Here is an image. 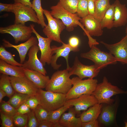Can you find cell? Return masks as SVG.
<instances>
[{
  "label": "cell",
  "mask_w": 127,
  "mask_h": 127,
  "mask_svg": "<svg viewBox=\"0 0 127 127\" xmlns=\"http://www.w3.org/2000/svg\"><path fill=\"white\" fill-rule=\"evenodd\" d=\"M30 26L32 28L33 33L36 35L38 40V45L41 52L40 61L44 66L46 63L48 64H50L52 56L50 44L52 40L48 37H44L40 35L36 30L33 24H30Z\"/></svg>",
  "instance_id": "cell-14"
},
{
  "label": "cell",
  "mask_w": 127,
  "mask_h": 127,
  "mask_svg": "<svg viewBox=\"0 0 127 127\" xmlns=\"http://www.w3.org/2000/svg\"><path fill=\"white\" fill-rule=\"evenodd\" d=\"M71 106L64 105L56 110L50 111L48 121L54 123L58 122L62 115Z\"/></svg>",
  "instance_id": "cell-31"
},
{
  "label": "cell",
  "mask_w": 127,
  "mask_h": 127,
  "mask_svg": "<svg viewBox=\"0 0 127 127\" xmlns=\"http://www.w3.org/2000/svg\"><path fill=\"white\" fill-rule=\"evenodd\" d=\"M2 41L4 46L6 48H13L18 52L20 57V63L23 64L25 62L26 55L30 48L33 46L38 45V42L36 37L31 36L24 42L15 45L11 43L5 39Z\"/></svg>",
  "instance_id": "cell-18"
},
{
  "label": "cell",
  "mask_w": 127,
  "mask_h": 127,
  "mask_svg": "<svg viewBox=\"0 0 127 127\" xmlns=\"http://www.w3.org/2000/svg\"><path fill=\"white\" fill-rule=\"evenodd\" d=\"M95 1L96 0H94Z\"/></svg>",
  "instance_id": "cell-51"
},
{
  "label": "cell",
  "mask_w": 127,
  "mask_h": 127,
  "mask_svg": "<svg viewBox=\"0 0 127 127\" xmlns=\"http://www.w3.org/2000/svg\"><path fill=\"white\" fill-rule=\"evenodd\" d=\"M31 110L25 102L23 104L17 109V113L21 114H27Z\"/></svg>",
  "instance_id": "cell-41"
},
{
  "label": "cell",
  "mask_w": 127,
  "mask_h": 127,
  "mask_svg": "<svg viewBox=\"0 0 127 127\" xmlns=\"http://www.w3.org/2000/svg\"><path fill=\"white\" fill-rule=\"evenodd\" d=\"M0 89L4 91L7 96L10 98L15 93L8 75L1 74L0 76Z\"/></svg>",
  "instance_id": "cell-27"
},
{
  "label": "cell",
  "mask_w": 127,
  "mask_h": 127,
  "mask_svg": "<svg viewBox=\"0 0 127 127\" xmlns=\"http://www.w3.org/2000/svg\"><path fill=\"white\" fill-rule=\"evenodd\" d=\"M69 68L57 71L52 75L45 87L46 91L66 94L72 87Z\"/></svg>",
  "instance_id": "cell-1"
},
{
  "label": "cell",
  "mask_w": 127,
  "mask_h": 127,
  "mask_svg": "<svg viewBox=\"0 0 127 127\" xmlns=\"http://www.w3.org/2000/svg\"><path fill=\"white\" fill-rule=\"evenodd\" d=\"M113 103L102 107L98 117L100 123L105 126L110 125L115 121L116 109L115 104Z\"/></svg>",
  "instance_id": "cell-22"
},
{
  "label": "cell",
  "mask_w": 127,
  "mask_h": 127,
  "mask_svg": "<svg viewBox=\"0 0 127 127\" xmlns=\"http://www.w3.org/2000/svg\"><path fill=\"white\" fill-rule=\"evenodd\" d=\"M13 4H6L0 3V12H13Z\"/></svg>",
  "instance_id": "cell-42"
},
{
  "label": "cell",
  "mask_w": 127,
  "mask_h": 127,
  "mask_svg": "<svg viewBox=\"0 0 127 127\" xmlns=\"http://www.w3.org/2000/svg\"><path fill=\"white\" fill-rule=\"evenodd\" d=\"M80 21L85 30L86 33L84 35L88 38V44L90 48L93 45L99 44V42L92 36H99L102 35L103 31L101 28L100 22L96 20L93 16L90 14L81 18Z\"/></svg>",
  "instance_id": "cell-8"
},
{
  "label": "cell",
  "mask_w": 127,
  "mask_h": 127,
  "mask_svg": "<svg viewBox=\"0 0 127 127\" xmlns=\"http://www.w3.org/2000/svg\"><path fill=\"white\" fill-rule=\"evenodd\" d=\"M102 107V104L97 103L84 111L81 114L80 117L82 123L97 120Z\"/></svg>",
  "instance_id": "cell-24"
},
{
  "label": "cell",
  "mask_w": 127,
  "mask_h": 127,
  "mask_svg": "<svg viewBox=\"0 0 127 127\" xmlns=\"http://www.w3.org/2000/svg\"><path fill=\"white\" fill-rule=\"evenodd\" d=\"M39 104L49 111H52L64 105L67 100L66 94L38 89L35 95Z\"/></svg>",
  "instance_id": "cell-4"
},
{
  "label": "cell",
  "mask_w": 127,
  "mask_h": 127,
  "mask_svg": "<svg viewBox=\"0 0 127 127\" xmlns=\"http://www.w3.org/2000/svg\"><path fill=\"white\" fill-rule=\"evenodd\" d=\"M52 49V56L50 64L53 68L58 70L61 66V64H57L56 63L57 60L60 57H64L66 60L67 68H69V66L68 59L70 53L71 51L74 52H78L79 49L72 48L68 44H66L63 43L62 45L60 47L54 45L51 47Z\"/></svg>",
  "instance_id": "cell-16"
},
{
  "label": "cell",
  "mask_w": 127,
  "mask_h": 127,
  "mask_svg": "<svg viewBox=\"0 0 127 127\" xmlns=\"http://www.w3.org/2000/svg\"><path fill=\"white\" fill-rule=\"evenodd\" d=\"M64 8L73 13L76 12L78 0H59Z\"/></svg>",
  "instance_id": "cell-34"
},
{
  "label": "cell",
  "mask_w": 127,
  "mask_h": 127,
  "mask_svg": "<svg viewBox=\"0 0 127 127\" xmlns=\"http://www.w3.org/2000/svg\"><path fill=\"white\" fill-rule=\"evenodd\" d=\"M9 78L16 92L30 96L36 95L39 88L25 76L17 77L10 76Z\"/></svg>",
  "instance_id": "cell-13"
},
{
  "label": "cell",
  "mask_w": 127,
  "mask_h": 127,
  "mask_svg": "<svg viewBox=\"0 0 127 127\" xmlns=\"http://www.w3.org/2000/svg\"><path fill=\"white\" fill-rule=\"evenodd\" d=\"M33 33L30 26L20 24H14L4 27H0V33L10 34L13 38L15 43L26 41L32 36Z\"/></svg>",
  "instance_id": "cell-9"
},
{
  "label": "cell",
  "mask_w": 127,
  "mask_h": 127,
  "mask_svg": "<svg viewBox=\"0 0 127 127\" xmlns=\"http://www.w3.org/2000/svg\"><path fill=\"white\" fill-rule=\"evenodd\" d=\"M0 111L8 116L13 117L17 113L16 109L8 102L2 101L0 103Z\"/></svg>",
  "instance_id": "cell-36"
},
{
  "label": "cell",
  "mask_w": 127,
  "mask_h": 127,
  "mask_svg": "<svg viewBox=\"0 0 127 127\" xmlns=\"http://www.w3.org/2000/svg\"><path fill=\"white\" fill-rule=\"evenodd\" d=\"M13 12L15 16L14 24H25L31 21L40 24L35 12L31 7L19 3H14Z\"/></svg>",
  "instance_id": "cell-10"
},
{
  "label": "cell",
  "mask_w": 127,
  "mask_h": 127,
  "mask_svg": "<svg viewBox=\"0 0 127 127\" xmlns=\"http://www.w3.org/2000/svg\"><path fill=\"white\" fill-rule=\"evenodd\" d=\"M97 103V100L93 95H84L76 98L67 100L64 105L74 106L76 114H79L81 111H86Z\"/></svg>",
  "instance_id": "cell-15"
},
{
  "label": "cell",
  "mask_w": 127,
  "mask_h": 127,
  "mask_svg": "<svg viewBox=\"0 0 127 127\" xmlns=\"http://www.w3.org/2000/svg\"><path fill=\"white\" fill-rule=\"evenodd\" d=\"M72 107L68 109L67 112H64L62 115L59 122L63 127H82L81 119L76 117V112Z\"/></svg>",
  "instance_id": "cell-21"
},
{
  "label": "cell",
  "mask_w": 127,
  "mask_h": 127,
  "mask_svg": "<svg viewBox=\"0 0 127 127\" xmlns=\"http://www.w3.org/2000/svg\"><path fill=\"white\" fill-rule=\"evenodd\" d=\"M80 41L77 37L73 36L70 37L68 40V44L71 47L75 49H79V46Z\"/></svg>",
  "instance_id": "cell-40"
},
{
  "label": "cell",
  "mask_w": 127,
  "mask_h": 127,
  "mask_svg": "<svg viewBox=\"0 0 127 127\" xmlns=\"http://www.w3.org/2000/svg\"><path fill=\"white\" fill-rule=\"evenodd\" d=\"M53 123L48 120L44 121L39 123L38 127H53Z\"/></svg>",
  "instance_id": "cell-45"
},
{
  "label": "cell",
  "mask_w": 127,
  "mask_h": 127,
  "mask_svg": "<svg viewBox=\"0 0 127 127\" xmlns=\"http://www.w3.org/2000/svg\"><path fill=\"white\" fill-rule=\"evenodd\" d=\"M35 115L39 123L48 120L49 112L40 104L34 110Z\"/></svg>",
  "instance_id": "cell-32"
},
{
  "label": "cell",
  "mask_w": 127,
  "mask_h": 127,
  "mask_svg": "<svg viewBox=\"0 0 127 127\" xmlns=\"http://www.w3.org/2000/svg\"><path fill=\"white\" fill-rule=\"evenodd\" d=\"M110 0H96L95 1L94 16L100 22L106 12L110 7Z\"/></svg>",
  "instance_id": "cell-25"
},
{
  "label": "cell",
  "mask_w": 127,
  "mask_h": 127,
  "mask_svg": "<svg viewBox=\"0 0 127 127\" xmlns=\"http://www.w3.org/2000/svg\"><path fill=\"white\" fill-rule=\"evenodd\" d=\"M77 14L81 18L89 14L87 0H78Z\"/></svg>",
  "instance_id": "cell-33"
},
{
  "label": "cell",
  "mask_w": 127,
  "mask_h": 127,
  "mask_svg": "<svg viewBox=\"0 0 127 127\" xmlns=\"http://www.w3.org/2000/svg\"><path fill=\"white\" fill-rule=\"evenodd\" d=\"M14 3H19L25 5L32 7V3L30 1L31 0H13Z\"/></svg>",
  "instance_id": "cell-46"
},
{
  "label": "cell",
  "mask_w": 127,
  "mask_h": 127,
  "mask_svg": "<svg viewBox=\"0 0 127 127\" xmlns=\"http://www.w3.org/2000/svg\"><path fill=\"white\" fill-rule=\"evenodd\" d=\"M22 66H16L9 64L0 60V73L8 75L17 77L25 76Z\"/></svg>",
  "instance_id": "cell-23"
},
{
  "label": "cell",
  "mask_w": 127,
  "mask_h": 127,
  "mask_svg": "<svg viewBox=\"0 0 127 127\" xmlns=\"http://www.w3.org/2000/svg\"><path fill=\"white\" fill-rule=\"evenodd\" d=\"M28 123L27 127H38L39 122L38 121L33 110L28 113Z\"/></svg>",
  "instance_id": "cell-38"
},
{
  "label": "cell",
  "mask_w": 127,
  "mask_h": 127,
  "mask_svg": "<svg viewBox=\"0 0 127 127\" xmlns=\"http://www.w3.org/2000/svg\"><path fill=\"white\" fill-rule=\"evenodd\" d=\"M5 47L1 45L0 47V59L10 64L21 66L23 64L15 60L12 54L5 49Z\"/></svg>",
  "instance_id": "cell-30"
},
{
  "label": "cell",
  "mask_w": 127,
  "mask_h": 127,
  "mask_svg": "<svg viewBox=\"0 0 127 127\" xmlns=\"http://www.w3.org/2000/svg\"><path fill=\"white\" fill-rule=\"evenodd\" d=\"M99 127L98 121L97 120L82 123V127Z\"/></svg>",
  "instance_id": "cell-43"
},
{
  "label": "cell",
  "mask_w": 127,
  "mask_h": 127,
  "mask_svg": "<svg viewBox=\"0 0 127 127\" xmlns=\"http://www.w3.org/2000/svg\"><path fill=\"white\" fill-rule=\"evenodd\" d=\"M39 50L37 45L32 46L28 52V60L24 62L22 66L24 68L37 71L46 75L47 71L37 56V53Z\"/></svg>",
  "instance_id": "cell-17"
},
{
  "label": "cell",
  "mask_w": 127,
  "mask_h": 127,
  "mask_svg": "<svg viewBox=\"0 0 127 127\" xmlns=\"http://www.w3.org/2000/svg\"><path fill=\"white\" fill-rule=\"evenodd\" d=\"M25 76L39 89L45 88L50 79L48 76L38 71L24 68Z\"/></svg>",
  "instance_id": "cell-19"
},
{
  "label": "cell",
  "mask_w": 127,
  "mask_h": 127,
  "mask_svg": "<svg viewBox=\"0 0 127 127\" xmlns=\"http://www.w3.org/2000/svg\"><path fill=\"white\" fill-rule=\"evenodd\" d=\"M125 127H127V120L125 122Z\"/></svg>",
  "instance_id": "cell-49"
},
{
  "label": "cell",
  "mask_w": 127,
  "mask_h": 127,
  "mask_svg": "<svg viewBox=\"0 0 127 127\" xmlns=\"http://www.w3.org/2000/svg\"><path fill=\"white\" fill-rule=\"evenodd\" d=\"M71 79L73 86L66 94L67 100L84 95H92L98 84L97 80L93 78L83 80L76 77Z\"/></svg>",
  "instance_id": "cell-5"
},
{
  "label": "cell",
  "mask_w": 127,
  "mask_h": 127,
  "mask_svg": "<svg viewBox=\"0 0 127 127\" xmlns=\"http://www.w3.org/2000/svg\"><path fill=\"white\" fill-rule=\"evenodd\" d=\"M114 9L113 3L111 5L101 20L100 23L102 29L105 28L110 29L114 27Z\"/></svg>",
  "instance_id": "cell-26"
},
{
  "label": "cell",
  "mask_w": 127,
  "mask_h": 127,
  "mask_svg": "<svg viewBox=\"0 0 127 127\" xmlns=\"http://www.w3.org/2000/svg\"><path fill=\"white\" fill-rule=\"evenodd\" d=\"M89 14L94 16V13L95 3L94 0H87Z\"/></svg>",
  "instance_id": "cell-44"
},
{
  "label": "cell",
  "mask_w": 127,
  "mask_h": 127,
  "mask_svg": "<svg viewBox=\"0 0 127 127\" xmlns=\"http://www.w3.org/2000/svg\"><path fill=\"white\" fill-rule=\"evenodd\" d=\"M31 96L28 95L16 92L11 97L8 102L17 109L24 103Z\"/></svg>",
  "instance_id": "cell-28"
},
{
  "label": "cell",
  "mask_w": 127,
  "mask_h": 127,
  "mask_svg": "<svg viewBox=\"0 0 127 127\" xmlns=\"http://www.w3.org/2000/svg\"><path fill=\"white\" fill-rule=\"evenodd\" d=\"M53 127H63L59 122L53 123Z\"/></svg>",
  "instance_id": "cell-48"
},
{
  "label": "cell",
  "mask_w": 127,
  "mask_h": 127,
  "mask_svg": "<svg viewBox=\"0 0 127 127\" xmlns=\"http://www.w3.org/2000/svg\"><path fill=\"white\" fill-rule=\"evenodd\" d=\"M32 7L35 12L42 27L44 28L47 25L44 16V9L42 7L41 0H33Z\"/></svg>",
  "instance_id": "cell-29"
},
{
  "label": "cell",
  "mask_w": 127,
  "mask_h": 127,
  "mask_svg": "<svg viewBox=\"0 0 127 127\" xmlns=\"http://www.w3.org/2000/svg\"><path fill=\"white\" fill-rule=\"evenodd\" d=\"M125 33L126 34V35H127V25L126 26V27L125 29Z\"/></svg>",
  "instance_id": "cell-50"
},
{
  "label": "cell",
  "mask_w": 127,
  "mask_h": 127,
  "mask_svg": "<svg viewBox=\"0 0 127 127\" xmlns=\"http://www.w3.org/2000/svg\"><path fill=\"white\" fill-rule=\"evenodd\" d=\"M13 118L15 126L18 127H27L28 119L27 114H21L17 113Z\"/></svg>",
  "instance_id": "cell-35"
},
{
  "label": "cell",
  "mask_w": 127,
  "mask_h": 127,
  "mask_svg": "<svg viewBox=\"0 0 127 127\" xmlns=\"http://www.w3.org/2000/svg\"><path fill=\"white\" fill-rule=\"evenodd\" d=\"M25 103L31 110H34L39 104L38 100L35 95L31 96Z\"/></svg>",
  "instance_id": "cell-39"
},
{
  "label": "cell",
  "mask_w": 127,
  "mask_h": 127,
  "mask_svg": "<svg viewBox=\"0 0 127 127\" xmlns=\"http://www.w3.org/2000/svg\"><path fill=\"white\" fill-rule=\"evenodd\" d=\"M7 96V95L5 92L2 90L0 89V103L3 101L2 99L4 97Z\"/></svg>",
  "instance_id": "cell-47"
},
{
  "label": "cell",
  "mask_w": 127,
  "mask_h": 127,
  "mask_svg": "<svg viewBox=\"0 0 127 127\" xmlns=\"http://www.w3.org/2000/svg\"><path fill=\"white\" fill-rule=\"evenodd\" d=\"M113 55L117 61L123 64H127V35L123 37L119 42L109 44L103 41L100 42Z\"/></svg>",
  "instance_id": "cell-12"
},
{
  "label": "cell",
  "mask_w": 127,
  "mask_h": 127,
  "mask_svg": "<svg viewBox=\"0 0 127 127\" xmlns=\"http://www.w3.org/2000/svg\"><path fill=\"white\" fill-rule=\"evenodd\" d=\"M88 52L81 54V57L93 61L97 67L100 70L111 64H115L117 61L110 52L101 50L96 45H93Z\"/></svg>",
  "instance_id": "cell-6"
},
{
  "label": "cell",
  "mask_w": 127,
  "mask_h": 127,
  "mask_svg": "<svg viewBox=\"0 0 127 127\" xmlns=\"http://www.w3.org/2000/svg\"><path fill=\"white\" fill-rule=\"evenodd\" d=\"M50 12L54 18L60 20L69 32L72 31L74 27L79 26L83 29L85 34L86 31L84 27L80 21L81 18L76 13H71L65 9L60 1L55 5L50 8Z\"/></svg>",
  "instance_id": "cell-3"
},
{
  "label": "cell",
  "mask_w": 127,
  "mask_h": 127,
  "mask_svg": "<svg viewBox=\"0 0 127 127\" xmlns=\"http://www.w3.org/2000/svg\"><path fill=\"white\" fill-rule=\"evenodd\" d=\"M127 94V91L122 90L108 82L104 76L102 82L98 85L92 95L96 98L98 103L111 104L114 100L111 99L113 96L119 94Z\"/></svg>",
  "instance_id": "cell-2"
},
{
  "label": "cell",
  "mask_w": 127,
  "mask_h": 127,
  "mask_svg": "<svg viewBox=\"0 0 127 127\" xmlns=\"http://www.w3.org/2000/svg\"><path fill=\"white\" fill-rule=\"evenodd\" d=\"M71 76L77 75L81 79L86 78H93L99 74L100 70L94 65H87L83 64L79 60L78 57H75L73 65L69 68Z\"/></svg>",
  "instance_id": "cell-11"
},
{
  "label": "cell",
  "mask_w": 127,
  "mask_h": 127,
  "mask_svg": "<svg viewBox=\"0 0 127 127\" xmlns=\"http://www.w3.org/2000/svg\"><path fill=\"white\" fill-rule=\"evenodd\" d=\"M44 14L48 22L47 25L43 30L44 34L52 40L63 43L64 42L61 39L60 34L65 28V26L60 20L53 17L50 11L44 9Z\"/></svg>",
  "instance_id": "cell-7"
},
{
  "label": "cell",
  "mask_w": 127,
  "mask_h": 127,
  "mask_svg": "<svg viewBox=\"0 0 127 127\" xmlns=\"http://www.w3.org/2000/svg\"><path fill=\"white\" fill-rule=\"evenodd\" d=\"M1 127H13L14 125L12 117L7 115L0 111Z\"/></svg>",
  "instance_id": "cell-37"
},
{
  "label": "cell",
  "mask_w": 127,
  "mask_h": 127,
  "mask_svg": "<svg viewBox=\"0 0 127 127\" xmlns=\"http://www.w3.org/2000/svg\"><path fill=\"white\" fill-rule=\"evenodd\" d=\"M115 5L114 27L125 26L127 23V8L125 4H121L118 0L114 3Z\"/></svg>",
  "instance_id": "cell-20"
}]
</instances>
